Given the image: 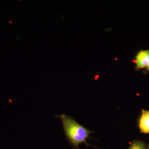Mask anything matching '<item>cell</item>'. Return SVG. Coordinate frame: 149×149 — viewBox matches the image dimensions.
<instances>
[{
  "mask_svg": "<svg viewBox=\"0 0 149 149\" xmlns=\"http://www.w3.org/2000/svg\"><path fill=\"white\" fill-rule=\"evenodd\" d=\"M60 118L65 136L74 148L79 149V145L83 143L89 146L86 140L89 138L91 131L66 115L61 114Z\"/></svg>",
  "mask_w": 149,
  "mask_h": 149,
  "instance_id": "obj_1",
  "label": "cell"
},
{
  "mask_svg": "<svg viewBox=\"0 0 149 149\" xmlns=\"http://www.w3.org/2000/svg\"><path fill=\"white\" fill-rule=\"evenodd\" d=\"M136 69L146 67L149 62V50H141L137 53L134 61Z\"/></svg>",
  "mask_w": 149,
  "mask_h": 149,
  "instance_id": "obj_2",
  "label": "cell"
},
{
  "mask_svg": "<svg viewBox=\"0 0 149 149\" xmlns=\"http://www.w3.org/2000/svg\"><path fill=\"white\" fill-rule=\"evenodd\" d=\"M139 127L142 133H149V111L142 110Z\"/></svg>",
  "mask_w": 149,
  "mask_h": 149,
  "instance_id": "obj_3",
  "label": "cell"
},
{
  "mask_svg": "<svg viewBox=\"0 0 149 149\" xmlns=\"http://www.w3.org/2000/svg\"><path fill=\"white\" fill-rule=\"evenodd\" d=\"M128 149H148L147 146L143 141L140 140L133 141Z\"/></svg>",
  "mask_w": 149,
  "mask_h": 149,
  "instance_id": "obj_4",
  "label": "cell"
},
{
  "mask_svg": "<svg viewBox=\"0 0 149 149\" xmlns=\"http://www.w3.org/2000/svg\"><path fill=\"white\" fill-rule=\"evenodd\" d=\"M146 68L147 70H148V71H149V62L148 64V65H147Z\"/></svg>",
  "mask_w": 149,
  "mask_h": 149,
  "instance_id": "obj_5",
  "label": "cell"
},
{
  "mask_svg": "<svg viewBox=\"0 0 149 149\" xmlns=\"http://www.w3.org/2000/svg\"><path fill=\"white\" fill-rule=\"evenodd\" d=\"M147 149H149V144H148V145H147Z\"/></svg>",
  "mask_w": 149,
  "mask_h": 149,
  "instance_id": "obj_6",
  "label": "cell"
}]
</instances>
